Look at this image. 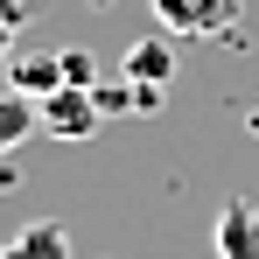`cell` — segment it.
Segmentation results:
<instances>
[{
    "label": "cell",
    "mask_w": 259,
    "mask_h": 259,
    "mask_svg": "<svg viewBox=\"0 0 259 259\" xmlns=\"http://www.w3.org/2000/svg\"><path fill=\"white\" fill-rule=\"evenodd\" d=\"M154 21L189 42H231L238 35V0H154Z\"/></svg>",
    "instance_id": "obj_1"
},
{
    "label": "cell",
    "mask_w": 259,
    "mask_h": 259,
    "mask_svg": "<svg viewBox=\"0 0 259 259\" xmlns=\"http://www.w3.org/2000/svg\"><path fill=\"white\" fill-rule=\"evenodd\" d=\"M98 126H105V112H98L91 91L63 84V91H49V98H42V133H56V140H91Z\"/></svg>",
    "instance_id": "obj_2"
},
{
    "label": "cell",
    "mask_w": 259,
    "mask_h": 259,
    "mask_svg": "<svg viewBox=\"0 0 259 259\" xmlns=\"http://www.w3.org/2000/svg\"><path fill=\"white\" fill-rule=\"evenodd\" d=\"M7 91H21V98L63 91V49H14L7 56Z\"/></svg>",
    "instance_id": "obj_3"
},
{
    "label": "cell",
    "mask_w": 259,
    "mask_h": 259,
    "mask_svg": "<svg viewBox=\"0 0 259 259\" xmlns=\"http://www.w3.org/2000/svg\"><path fill=\"white\" fill-rule=\"evenodd\" d=\"M119 77H133V84H175V42H168V28L147 35V42H126Z\"/></svg>",
    "instance_id": "obj_4"
},
{
    "label": "cell",
    "mask_w": 259,
    "mask_h": 259,
    "mask_svg": "<svg viewBox=\"0 0 259 259\" xmlns=\"http://www.w3.org/2000/svg\"><path fill=\"white\" fill-rule=\"evenodd\" d=\"M217 259H259V210L245 196H231L217 210Z\"/></svg>",
    "instance_id": "obj_5"
},
{
    "label": "cell",
    "mask_w": 259,
    "mask_h": 259,
    "mask_svg": "<svg viewBox=\"0 0 259 259\" xmlns=\"http://www.w3.org/2000/svg\"><path fill=\"white\" fill-rule=\"evenodd\" d=\"M0 259H70V231L63 224H28V231H14L7 245H0Z\"/></svg>",
    "instance_id": "obj_6"
},
{
    "label": "cell",
    "mask_w": 259,
    "mask_h": 259,
    "mask_svg": "<svg viewBox=\"0 0 259 259\" xmlns=\"http://www.w3.org/2000/svg\"><path fill=\"white\" fill-rule=\"evenodd\" d=\"M42 126V98H21V91H0V161Z\"/></svg>",
    "instance_id": "obj_7"
},
{
    "label": "cell",
    "mask_w": 259,
    "mask_h": 259,
    "mask_svg": "<svg viewBox=\"0 0 259 259\" xmlns=\"http://www.w3.org/2000/svg\"><path fill=\"white\" fill-rule=\"evenodd\" d=\"M63 84H77V91L98 84V70H91V56H84V49H63Z\"/></svg>",
    "instance_id": "obj_8"
},
{
    "label": "cell",
    "mask_w": 259,
    "mask_h": 259,
    "mask_svg": "<svg viewBox=\"0 0 259 259\" xmlns=\"http://www.w3.org/2000/svg\"><path fill=\"white\" fill-rule=\"evenodd\" d=\"M35 7H42V0H0V28H21Z\"/></svg>",
    "instance_id": "obj_9"
},
{
    "label": "cell",
    "mask_w": 259,
    "mask_h": 259,
    "mask_svg": "<svg viewBox=\"0 0 259 259\" xmlns=\"http://www.w3.org/2000/svg\"><path fill=\"white\" fill-rule=\"evenodd\" d=\"M7 56H14V28H0V77H7Z\"/></svg>",
    "instance_id": "obj_10"
},
{
    "label": "cell",
    "mask_w": 259,
    "mask_h": 259,
    "mask_svg": "<svg viewBox=\"0 0 259 259\" xmlns=\"http://www.w3.org/2000/svg\"><path fill=\"white\" fill-rule=\"evenodd\" d=\"M91 7H105V0H91Z\"/></svg>",
    "instance_id": "obj_11"
}]
</instances>
